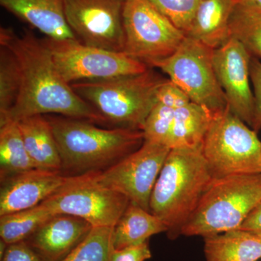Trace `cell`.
<instances>
[{"instance_id":"6da1fadb","label":"cell","mask_w":261,"mask_h":261,"mask_svg":"<svg viewBox=\"0 0 261 261\" xmlns=\"http://www.w3.org/2000/svg\"><path fill=\"white\" fill-rule=\"evenodd\" d=\"M0 45L14 55L21 76L18 100L7 120L18 121L37 115L56 114L107 123L63 80L44 40H39L29 31L18 35L12 29L1 28Z\"/></svg>"},{"instance_id":"1f68e13d","label":"cell","mask_w":261,"mask_h":261,"mask_svg":"<svg viewBox=\"0 0 261 261\" xmlns=\"http://www.w3.org/2000/svg\"><path fill=\"white\" fill-rule=\"evenodd\" d=\"M149 241L137 245H130L123 248H113L111 261H145L151 258Z\"/></svg>"},{"instance_id":"44dd1931","label":"cell","mask_w":261,"mask_h":261,"mask_svg":"<svg viewBox=\"0 0 261 261\" xmlns=\"http://www.w3.org/2000/svg\"><path fill=\"white\" fill-rule=\"evenodd\" d=\"M214 113L205 106L192 102L176 110L168 147L172 149L202 146Z\"/></svg>"},{"instance_id":"52a82bcc","label":"cell","mask_w":261,"mask_h":261,"mask_svg":"<svg viewBox=\"0 0 261 261\" xmlns=\"http://www.w3.org/2000/svg\"><path fill=\"white\" fill-rule=\"evenodd\" d=\"M124 53L152 68L172 56L185 38L147 0H125L123 10Z\"/></svg>"},{"instance_id":"9a60e30c","label":"cell","mask_w":261,"mask_h":261,"mask_svg":"<svg viewBox=\"0 0 261 261\" xmlns=\"http://www.w3.org/2000/svg\"><path fill=\"white\" fill-rule=\"evenodd\" d=\"M93 226L70 216H51L25 240L46 261H63L87 238Z\"/></svg>"},{"instance_id":"5b68a950","label":"cell","mask_w":261,"mask_h":261,"mask_svg":"<svg viewBox=\"0 0 261 261\" xmlns=\"http://www.w3.org/2000/svg\"><path fill=\"white\" fill-rule=\"evenodd\" d=\"M260 201L261 173L212 178L181 235L205 238L239 229Z\"/></svg>"},{"instance_id":"3957f363","label":"cell","mask_w":261,"mask_h":261,"mask_svg":"<svg viewBox=\"0 0 261 261\" xmlns=\"http://www.w3.org/2000/svg\"><path fill=\"white\" fill-rule=\"evenodd\" d=\"M212 178L202 145L171 149L149 201V211L166 225L170 240L181 235Z\"/></svg>"},{"instance_id":"277c9868","label":"cell","mask_w":261,"mask_h":261,"mask_svg":"<svg viewBox=\"0 0 261 261\" xmlns=\"http://www.w3.org/2000/svg\"><path fill=\"white\" fill-rule=\"evenodd\" d=\"M152 68L137 74L70 85L107 123L118 128L142 130L149 113L158 102V91L167 80Z\"/></svg>"},{"instance_id":"8fae6325","label":"cell","mask_w":261,"mask_h":261,"mask_svg":"<svg viewBox=\"0 0 261 261\" xmlns=\"http://www.w3.org/2000/svg\"><path fill=\"white\" fill-rule=\"evenodd\" d=\"M171 148L145 142L137 149L101 171L95 172L98 181L123 194L130 202L149 211L151 194Z\"/></svg>"},{"instance_id":"d6a6232c","label":"cell","mask_w":261,"mask_h":261,"mask_svg":"<svg viewBox=\"0 0 261 261\" xmlns=\"http://www.w3.org/2000/svg\"><path fill=\"white\" fill-rule=\"evenodd\" d=\"M240 229L251 231L261 236V201L244 221Z\"/></svg>"},{"instance_id":"836d02e7","label":"cell","mask_w":261,"mask_h":261,"mask_svg":"<svg viewBox=\"0 0 261 261\" xmlns=\"http://www.w3.org/2000/svg\"><path fill=\"white\" fill-rule=\"evenodd\" d=\"M237 5L261 8V0H234Z\"/></svg>"},{"instance_id":"f1b7e54d","label":"cell","mask_w":261,"mask_h":261,"mask_svg":"<svg viewBox=\"0 0 261 261\" xmlns=\"http://www.w3.org/2000/svg\"><path fill=\"white\" fill-rule=\"evenodd\" d=\"M157 100L175 111L192 102L183 89L170 80H166L160 87L157 93Z\"/></svg>"},{"instance_id":"4316f807","label":"cell","mask_w":261,"mask_h":261,"mask_svg":"<svg viewBox=\"0 0 261 261\" xmlns=\"http://www.w3.org/2000/svg\"><path fill=\"white\" fill-rule=\"evenodd\" d=\"M174 115L175 110L157 102L149 113L142 129L145 142L168 147Z\"/></svg>"},{"instance_id":"9c48e42d","label":"cell","mask_w":261,"mask_h":261,"mask_svg":"<svg viewBox=\"0 0 261 261\" xmlns=\"http://www.w3.org/2000/svg\"><path fill=\"white\" fill-rule=\"evenodd\" d=\"M130 201L98 181L95 172L70 176L66 184L42 202L51 214L70 215L93 227H114Z\"/></svg>"},{"instance_id":"7402d4cb","label":"cell","mask_w":261,"mask_h":261,"mask_svg":"<svg viewBox=\"0 0 261 261\" xmlns=\"http://www.w3.org/2000/svg\"><path fill=\"white\" fill-rule=\"evenodd\" d=\"M37 168L25 149L18 122L0 123V178H6Z\"/></svg>"},{"instance_id":"7a4b0ae2","label":"cell","mask_w":261,"mask_h":261,"mask_svg":"<svg viewBox=\"0 0 261 261\" xmlns=\"http://www.w3.org/2000/svg\"><path fill=\"white\" fill-rule=\"evenodd\" d=\"M61 159V172L80 176L103 171L140 148L142 130L102 128L87 120L47 116Z\"/></svg>"},{"instance_id":"30bf717a","label":"cell","mask_w":261,"mask_h":261,"mask_svg":"<svg viewBox=\"0 0 261 261\" xmlns=\"http://www.w3.org/2000/svg\"><path fill=\"white\" fill-rule=\"evenodd\" d=\"M44 42L60 74L69 84L137 74L149 68L125 53L86 45L76 39L47 38Z\"/></svg>"},{"instance_id":"f546056e","label":"cell","mask_w":261,"mask_h":261,"mask_svg":"<svg viewBox=\"0 0 261 261\" xmlns=\"http://www.w3.org/2000/svg\"><path fill=\"white\" fill-rule=\"evenodd\" d=\"M250 80L253 86L255 97V113L251 128L255 132L261 129V63L257 58H252L250 61Z\"/></svg>"},{"instance_id":"2e32d148","label":"cell","mask_w":261,"mask_h":261,"mask_svg":"<svg viewBox=\"0 0 261 261\" xmlns=\"http://www.w3.org/2000/svg\"><path fill=\"white\" fill-rule=\"evenodd\" d=\"M0 4L49 39L77 40L65 20L63 0H0Z\"/></svg>"},{"instance_id":"484cf974","label":"cell","mask_w":261,"mask_h":261,"mask_svg":"<svg viewBox=\"0 0 261 261\" xmlns=\"http://www.w3.org/2000/svg\"><path fill=\"white\" fill-rule=\"evenodd\" d=\"M113 227H93L63 261H111Z\"/></svg>"},{"instance_id":"e0dca14e","label":"cell","mask_w":261,"mask_h":261,"mask_svg":"<svg viewBox=\"0 0 261 261\" xmlns=\"http://www.w3.org/2000/svg\"><path fill=\"white\" fill-rule=\"evenodd\" d=\"M234 0H202L196 10L185 37L216 49L231 37L230 20Z\"/></svg>"},{"instance_id":"ac0fdd59","label":"cell","mask_w":261,"mask_h":261,"mask_svg":"<svg viewBox=\"0 0 261 261\" xmlns=\"http://www.w3.org/2000/svg\"><path fill=\"white\" fill-rule=\"evenodd\" d=\"M17 122L25 149L36 167L61 172V154L47 117L37 115Z\"/></svg>"},{"instance_id":"d4e9b609","label":"cell","mask_w":261,"mask_h":261,"mask_svg":"<svg viewBox=\"0 0 261 261\" xmlns=\"http://www.w3.org/2000/svg\"><path fill=\"white\" fill-rule=\"evenodd\" d=\"M20 87L18 61L10 49L0 46V123L8 119L18 100Z\"/></svg>"},{"instance_id":"7c38bea8","label":"cell","mask_w":261,"mask_h":261,"mask_svg":"<svg viewBox=\"0 0 261 261\" xmlns=\"http://www.w3.org/2000/svg\"><path fill=\"white\" fill-rule=\"evenodd\" d=\"M125 0H63L65 18L82 44L124 53Z\"/></svg>"},{"instance_id":"4fadbf2b","label":"cell","mask_w":261,"mask_h":261,"mask_svg":"<svg viewBox=\"0 0 261 261\" xmlns=\"http://www.w3.org/2000/svg\"><path fill=\"white\" fill-rule=\"evenodd\" d=\"M251 58L245 46L233 37L214 49L213 57L216 76L226 95L228 109L250 127L255 113V97L250 87Z\"/></svg>"},{"instance_id":"d6986e66","label":"cell","mask_w":261,"mask_h":261,"mask_svg":"<svg viewBox=\"0 0 261 261\" xmlns=\"http://www.w3.org/2000/svg\"><path fill=\"white\" fill-rule=\"evenodd\" d=\"M204 238L206 261H257L261 258V236L234 229Z\"/></svg>"},{"instance_id":"4dcf8cb0","label":"cell","mask_w":261,"mask_h":261,"mask_svg":"<svg viewBox=\"0 0 261 261\" xmlns=\"http://www.w3.org/2000/svg\"><path fill=\"white\" fill-rule=\"evenodd\" d=\"M1 261H46L27 241L8 245Z\"/></svg>"},{"instance_id":"8992f818","label":"cell","mask_w":261,"mask_h":261,"mask_svg":"<svg viewBox=\"0 0 261 261\" xmlns=\"http://www.w3.org/2000/svg\"><path fill=\"white\" fill-rule=\"evenodd\" d=\"M245 123L228 108L214 113L202 144L213 178L261 173V141Z\"/></svg>"},{"instance_id":"603a6c76","label":"cell","mask_w":261,"mask_h":261,"mask_svg":"<svg viewBox=\"0 0 261 261\" xmlns=\"http://www.w3.org/2000/svg\"><path fill=\"white\" fill-rule=\"evenodd\" d=\"M54 214L42 203L0 216V238L8 245L25 241Z\"/></svg>"},{"instance_id":"ba28073f","label":"cell","mask_w":261,"mask_h":261,"mask_svg":"<svg viewBox=\"0 0 261 261\" xmlns=\"http://www.w3.org/2000/svg\"><path fill=\"white\" fill-rule=\"evenodd\" d=\"M214 49L195 39L185 37L172 56L157 62L159 68L177 84L192 102L214 113L228 108L227 99L215 71Z\"/></svg>"},{"instance_id":"83f0119b","label":"cell","mask_w":261,"mask_h":261,"mask_svg":"<svg viewBox=\"0 0 261 261\" xmlns=\"http://www.w3.org/2000/svg\"><path fill=\"white\" fill-rule=\"evenodd\" d=\"M178 29L186 33L202 0H147Z\"/></svg>"},{"instance_id":"cb8c5ba5","label":"cell","mask_w":261,"mask_h":261,"mask_svg":"<svg viewBox=\"0 0 261 261\" xmlns=\"http://www.w3.org/2000/svg\"><path fill=\"white\" fill-rule=\"evenodd\" d=\"M229 27L231 37L240 41L252 58L261 59V8L237 5Z\"/></svg>"},{"instance_id":"ffe728a7","label":"cell","mask_w":261,"mask_h":261,"mask_svg":"<svg viewBox=\"0 0 261 261\" xmlns=\"http://www.w3.org/2000/svg\"><path fill=\"white\" fill-rule=\"evenodd\" d=\"M164 223L150 211L129 202L113 229L114 249L140 245L158 233L167 232Z\"/></svg>"},{"instance_id":"5bb4252c","label":"cell","mask_w":261,"mask_h":261,"mask_svg":"<svg viewBox=\"0 0 261 261\" xmlns=\"http://www.w3.org/2000/svg\"><path fill=\"white\" fill-rule=\"evenodd\" d=\"M70 178L61 171L34 168L6 178L1 181L0 216L37 207Z\"/></svg>"}]
</instances>
